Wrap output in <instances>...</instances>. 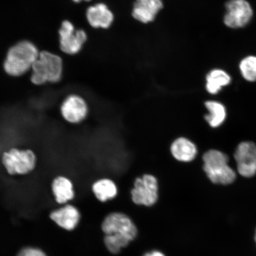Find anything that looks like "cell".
Masks as SVG:
<instances>
[{
	"mask_svg": "<svg viewBox=\"0 0 256 256\" xmlns=\"http://www.w3.org/2000/svg\"><path fill=\"white\" fill-rule=\"evenodd\" d=\"M35 44L28 40H22L8 50L4 62V69L8 75L19 76L32 70L40 55Z\"/></svg>",
	"mask_w": 256,
	"mask_h": 256,
	"instance_id": "cell-1",
	"label": "cell"
},
{
	"mask_svg": "<svg viewBox=\"0 0 256 256\" xmlns=\"http://www.w3.org/2000/svg\"><path fill=\"white\" fill-rule=\"evenodd\" d=\"M31 71L30 80L35 85H42L46 82L56 83L62 78V60L56 54L42 51Z\"/></svg>",
	"mask_w": 256,
	"mask_h": 256,
	"instance_id": "cell-2",
	"label": "cell"
},
{
	"mask_svg": "<svg viewBox=\"0 0 256 256\" xmlns=\"http://www.w3.org/2000/svg\"><path fill=\"white\" fill-rule=\"evenodd\" d=\"M203 160L204 170L212 183L228 184L235 180L236 172L230 167L228 158L225 154L210 150L204 154Z\"/></svg>",
	"mask_w": 256,
	"mask_h": 256,
	"instance_id": "cell-3",
	"label": "cell"
},
{
	"mask_svg": "<svg viewBox=\"0 0 256 256\" xmlns=\"http://www.w3.org/2000/svg\"><path fill=\"white\" fill-rule=\"evenodd\" d=\"M37 156L32 150L12 148L3 152L2 163L8 174L11 176L26 175L34 170Z\"/></svg>",
	"mask_w": 256,
	"mask_h": 256,
	"instance_id": "cell-4",
	"label": "cell"
},
{
	"mask_svg": "<svg viewBox=\"0 0 256 256\" xmlns=\"http://www.w3.org/2000/svg\"><path fill=\"white\" fill-rule=\"evenodd\" d=\"M105 235H118L132 242L136 238L138 229L132 220L126 214L114 212L108 214L102 224Z\"/></svg>",
	"mask_w": 256,
	"mask_h": 256,
	"instance_id": "cell-5",
	"label": "cell"
},
{
	"mask_svg": "<svg viewBox=\"0 0 256 256\" xmlns=\"http://www.w3.org/2000/svg\"><path fill=\"white\" fill-rule=\"evenodd\" d=\"M224 23L231 28H242L251 22L254 10L247 0H228L226 4Z\"/></svg>",
	"mask_w": 256,
	"mask_h": 256,
	"instance_id": "cell-6",
	"label": "cell"
},
{
	"mask_svg": "<svg viewBox=\"0 0 256 256\" xmlns=\"http://www.w3.org/2000/svg\"><path fill=\"white\" fill-rule=\"evenodd\" d=\"M58 33L60 50L71 56L81 50L88 38L84 30H76L74 26L68 20L62 22Z\"/></svg>",
	"mask_w": 256,
	"mask_h": 256,
	"instance_id": "cell-7",
	"label": "cell"
},
{
	"mask_svg": "<svg viewBox=\"0 0 256 256\" xmlns=\"http://www.w3.org/2000/svg\"><path fill=\"white\" fill-rule=\"evenodd\" d=\"M132 200L137 204L151 206L158 200V184L154 176L144 175L136 179L131 191Z\"/></svg>",
	"mask_w": 256,
	"mask_h": 256,
	"instance_id": "cell-8",
	"label": "cell"
},
{
	"mask_svg": "<svg viewBox=\"0 0 256 256\" xmlns=\"http://www.w3.org/2000/svg\"><path fill=\"white\" fill-rule=\"evenodd\" d=\"M64 120L72 124H79L84 121L88 114V104L81 96L70 94L64 99L60 108Z\"/></svg>",
	"mask_w": 256,
	"mask_h": 256,
	"instance_id": "cell-9",
	"label": "cell"
},
{
	"mask_svg": "<svg viewBox=\"0 0 256 256\" xmlns=\"http://www.w3.org/2000/svg\"><path fill=\"white\" fill-rule=\"evenodd\" d=\"M234 158L238 172L246 178L256 174V145L252 142H243L236 148Z\"/></svg>",
	"mask_w": 256,
	"mask_h": 256,
	"instance_id": "cell-10",
	"label": "cell"
},
{
	"mask_svg": "<svg viewBox=\"0 0 256 256\" xmlns=\"http://www.w3.org/2000/svg\"><path fill=\"white\" fill-rule=\"evenodd\" d=\"M50 217L58 226L67 231H72L78 225L81 220V214L78 208L71 204L52 211Z\"/></svg>",
	"mask_w": 256,
	"mask_h": 256,
	"instance_id": "cell-11",
	"label": "cell"
},
{
	"mask_svg": "<svg viewBox=\"0 0 256 256\" xmlns=\"http://www.w3.org/2000/svg\"><path fill=\"white\" fill-rule=\"evenodd\" d=\"M162 7V0H136L132 16L136 20L148 24L154 20L156 15Z\"/></svg>",
	"mask_w": 256,
	"mask_h": 256,
	"instance_id": "cell-12",
	"label": "cell"
},
{
	"mask_svg": "<svg viewBox=\"0 0 256 256\" xmlns=\"http://www.w3.org/2000/svg\"><path fill=\"white\" fill-rule=\"evenodd\" d=\"M86 18L90 25L94 28H108L114 21L113 14L106 5L102 3L88 8Z\"/></svg>",
	"mask_w": 256,
	"mask_h": 256,
	"instance_id": "cell-13",
	"label": "cell"
},
{
	"mask_svg": "<svg viewBox=\"0 0 256 256\" xmlns=\"http://www.w3.org/2000/svg\"><path fill=\"white\" fill-rule=\"evenodd\" d=\"M52 192L58 204H66L76 196L74 184L70 179L65 176H57L51 184Z\"/></svg>",
	"mask_w": 256,
	"mask_h": 256,
	"instance_id": "cell-14",
	"label": "cell"
},
{
	"mask_svg": "<svg viewBox=\"0 0 256 256\" xmlns=\"http://www.w3.org/2000/svg\"><path fill=\"white\" fill-rule=\"evenodd\" d=\"M171 152L174 158L178 161L188 162L195 158L197 149L190 140L185 138H179L172 144Z\"/></svg>",
	"mask_w": 256,
	"mask_h": 256,
	"instance_id": "cell-15",
	"label": "cell"
},
{
	"mask_svg": "<svg viewBox=\"0 0 256 256\" xmlns=\"http://www.w3.org/2000/svg\"><path fill=\"white\" fill-rule=\"evenodd\" d=\"M206 80V88L208 92L216 94L222 88L230 84L232 78L223 70L214 69L208 74Z\"/></svg>",
	"mask_w": 256,
	"mask_h": 256,
	"instance_id": "cell-16",
	"label": "cell"
},
{
	"mask_svg": "<svg viewBox=\"0 0 256 256\" xmlns=\"http://www.w3.org/2000/svg\"><path fill=\"white\" fill-rule=\"evenodd\" d=\"M95 196L102 202L114 199L117 194V188L110 179L104 178L96 182L92 186Z\"/></svg>",
	"mask_w": 256,
	"mask_h": 256,
	"instance_id": "cell-17",
	"label": "cell"
},
{
	"mask_svg": "<svg viewBox=\"0 0 256 256\" xmlns=\"http://www.w3.org/2000/svg\"><path fill=\"white\" fill-rule=\"evenodd\" d=\"M206 106L210 114L204 116L210 126L216 128L222 124L226 118V110L224 106L220 102L208 101Z\"/></svg>",
	"mask_w": 256,
	"mask_h": 256,
	"instance_id": "cell-18",
	"label": "cell"
},
{
	"mask_svg": "<svg viewBox=\"0 0 256 256\" xmlns=\"http://www.w3.org/2000/svg\"><path fill=\"white\" fill-rule=\"evenodd\" d=\"M239 70L246 81L256 82V56H249L244 58L239 64Z\"/></svg>",
	"mask_w": 256,
	"mask_h": 256,
	"instance_id": "cell-19",
	"label": "cell"
},
{
	"mask_svg": "<svg viewBox=\"0 0 256 256\" xmlns=\"http://www.w3.org/2000/svg\"><path fill=\"white\" fill-rule=\"evenodd\" d=\"M106 248L113 254H118L131 242L129 240L118 235H105L104 240Z\"/></svg>",
	"mask_w": 256,
	"mask_h": 256,
	"instance_id": "cell-20",
	"label": "cell"
},
{
	"mask_svg": "<svg viewBox=\"0 0 256 256\" xmlns=\"http://www.w3.org/2000/svg\"><path fill=\"white\" fill-rule=\"evenodd\" d=\"M17 256H47V255L40 248L27 247L21 250Z\"/></svg>",
	"mask_w": 256,
	"mask_h": 256,
	"instance_id": "cell-21",
	"label": "cell"
},
{
	"mask_svg": "<svg viewBox=\"0 0 256 256\" xmlns=\"http://www.w3.org/2000/svg\"><path fill=\"white\" fill-rule=\"evenodd\" d=\"M143 256H166L161 251L158 250H154L146 252Z\"/></svg>",
	"mask_w": 256,
	"mask_h": 256,
	"instance_id": "cell-22",
	"label": "cell"
},
{
	"mask_svg": "<svg viewBox=\"0 0 256 256\" xmlns=\"http://www.w3.org/2000/svg\"><path fill=\"white\" fill-rule=\"evenodd\" d=\"M72 1L75 2H80L82 1L89 2V1H91V0H72Z\"/></svg>",
	"mask_w": 256,
	"mask_h": 256,
	"instance_id": "cell-23",
	"label": "cell"
},
{
	"mask_svg": "<svg viewBox=\"0 0 256 256\" xmlns=\"http://www.w3.org/2000/svg\"><path fill=\"white\" fill-rule=\"evenodd\" d=\"M254 239H255V242H256V234H255Z\"/></svg>",
	"mask_w": 256,
	"mask_h": 256,
	"instance_id": "cell-24",
	"label": "cell"
}]
</instances>
